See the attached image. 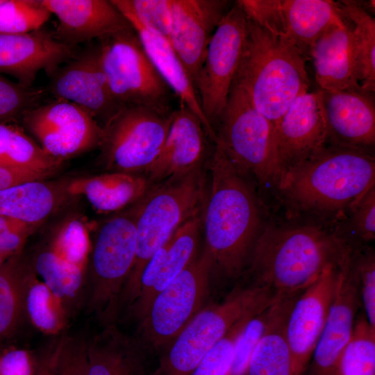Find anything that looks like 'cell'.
Masks as SVG:
<instances>
[{"mask_svg": "<svg viewBox=\"0 0 375 375\" xmlns=\"http://www.w3.org/2000/svg\"><path fill=\"white\" fill-rule=\"evenodd\" d=\"M207 168L208 195L201 215L203 250L210 258L212 275L235 279L246 272L264 228L260 203L253 185L217 143L213 144Z\"/></svg>", "mask_w": 375, "mask_h": 375, "instance_id": "obj_1", "label": "cell"}, {"mask_svg": "<svg viewBox=\"0 0 375 375\" xmlns=\"http://www.w3.org/2000/svg\"><path fill=\"white\" fill-rule=\"evenodd\" d=\"M350 251L321 225L264 226L254 245L247 272L253 284L276 299L301 294L330 265L340 264Z\"/></svg>", "mask_w": 375, "mask_h": 375, "instance_id": "obj_2", "label": "cell"}, {"mask_svg": "<svg viewBox=\"0 0 375 375\" xmlns=\"http://www.w3.org/2000/svg\"><path fill=\"white\" fill-rule=\"evenodd\" d=\"M374 184V153L326 144L285 172L278 192L299 210L339 218Z\"/></svg>", "mask_w": 375, "mask_h": 375, "instance_id": "obj_3", "label": "cell"}, {"mask_svg": "<svg viewBox=\"0 0 375 375\" xmlns=\"http://www.w3.org/2000/svg\"><path fill=\"white\" fill-rule=\"evenodd\" d=\"M306 58L292 43L248 17V31L233 85L274 126L308 91Z\"/></svg>", "mask_w": 375, "mask_h": 375, "instance_id": "obj_4", "label": "cell"}, {"mask_svg": "<svg viewBox=\"0 0 375 375\" xmlns=\"http://www.w3.org/2000/svg\"><path fill=\"white\" fill-rule=\"evenodd\" d=\"M206 167L152 184L135 203L136 257L122 293L120 312L137 298L143 269L156 251L180 226L202 213L208 189Z\"/></svg>", "mask_w": 375, "mask_h": 375, "instance_id": "obj_5", "label": "cell"}, {"mask_svg": "<svg viewBox=\"0 0 375 375\" xmlns=\"http://www.w3.org/2000/svg\"><path fill=\"white\" fill-rule=\"evenodd\" d=\"M135 203L103 222L92 244L83 305L103 327L116 324L119 317L122 293L135 263Z\"/></svg>", "mask_w": 375, "mask_h": 375, "instance_id": "obj_6", "label": "cell"}, {"mask_svg": "<svg viewBox=\"0 0 375 375\" xmlns=\"http://www.w3.org/2000/svg\"><path fill=\"white\" fill-rule=\"evenodd\" d=\"M213 129L215 143L254 187L278 192L285 172L276 151L274 126L242 89L232 85Z\"/></svg>", "mask_w": 375, "mask_h": 375, "instance_id": "obj_7", "label": "cell"}, {"mask_svg": "<svg viewBox=\"0 0 375 375\" xmlns=\"http://www.w3.org/2000/svg\"><path fill=\"white\" fill-rule=\"evenodd\" d=\"M276 300L251 283L231 292L220 303L203 308L161 353L152 375H191L210 349L244 317Z\"/></svg>", "mask_w": 375, "mask_h": 375, "instance_id": "obj_8", "label": "cell"}, {"mask_svg": "<svg viewBox=\"0 0 375 375\" xmlns=\"http://www.w3.org/2000/svg\"><path fill=\"white\" fill-rule=\"evenodd\" d=\"M102 67L112 99L122 108L172 111V91L147 56L134 28L99 40Z\"/></svg>", "mask_w": 375, "mask_h": 375, "instance_id": "obj_9", "label": "cell"}, {"mask_svg": "<svg viewBox=\"0 0 375 375\" xmlns=\"http://www.w3.org/2000/svg\"><path fill=\"white\" fill-rule=\"evenodd\" d=\"M212 276V262L203 250L156 296L135 335L147 352L165 350L203 308Z\"/></svg>", "mask_w": 375, "mask_h": 375, "instance_id": "obj_10", "label": "cell"}, {"mask_svg": "<svg viewBox=\"0 0 375 375\" xmlns=\"http://www.w3.org/2000/svg\"><path fill=\"white\" fill-rule=\"evenodd\" d=\"M173 112L142 106L119 109L102 126V166L112 172L142 174L163 146Z\"/></svg>", "mask_w": 375, "mask_h": 375, "instance_id": "obj_11", "label": "cell"}, {"mask_svg": "<svg viewBox=\"0 0 375 375\" xmlns=\"http://www.w3.org/2000/svg\"><path fill=\"white\" fill-rule=\"evenodd\" d=\"M247 31L248 17L235 1L208 43L196 90L202 110L212 128L226 104Z\"/></svg>", "mask_w": 375, "mask_h": 375, "instance_id": "obj_12", "label": "cell"}, {"mask_svg": "<svg viewBox=\"0 0 375 375\" xmlns=\"http://www.w3.org/2000/svg\"><path fill=\"white\" fill-rule=\"evenodd\" d=\"M247 16L294 44L307 60L315 41L333 24H342L330 0H238Z\"/></svg>", "mask_w": 375, "mask_h": 375, "instance_id": "obj_13", "label": "cell"}, {"mask_svg": "<svg viewBox=\"0 0 375 375\" xmlns=\"http://www.w3.org/2000/svg\"><path fill=\"white\" fill-rule=\"evenodd\" d=\"M22 124L51 156L64 161L101 145L103 131L87 111L56 99L29 111Z\"/></svg>", "mask_w": 375, "mask_h": 375, "instance_id": "obj_14", "label": "cell"}, {"mask_svg": "<svg viewBox=\"0 0 375 375\" xmlns=\"http://www.w3.org/2000/svg\"><path fill=\"white\" fill-rule=\"evenodd\" d=\"M341 262L326 267L301 292L290 311L286 338L292 375H303L310 363L335 298Z\"/></svg>", "mask_w": 375, "mask_h": 375, "instance_id": "obj_15", "label": "cell"}, {"mask_svg": "<svg viewBox=\"0 0 375 375\" xmlns=\"http://www.w3.org/2000/svg\"><path fill=\"white\" fill-rule=\"evenodd\" d=\"M49 77L48 91L55 99L77 105L101 126L121 109L110 94L99 43L76 53Z\"/></svg>", "mask_w": 375, "mask_h": 375, "instance_id": "obj_16", "label": "cell"}, {"mask_svg": "<svg viewBox=\"0 0 375 375\" xmlns=\"http://www.w3.org/2000/svg\"><path fill=\"white\" fill-rule=\"evenodd\" d=\"M360 306L358 278L349 252L340 264L335 298L304 374L336 375L341 356L351 340L356 313Z\"/></svg>", "mask_w": 375, "mask_h": 375, "instance_id": "obj_17", "label": "cell"}, {"mask_svg": "<svg viewBox=\"0 0 375 375\" xmlns=\"http://www.w3.org/2000/svg\"><path fill=\"white\" fill-rule=\"evenodd\" d=\"M201 215L192 217L180 226L147 263L138 297L126 311L128 317L140 322L156 296L197 256Z\"/></svg>", "mask_w": 375, "mask_h": 375, "instance_id": "obj_18", "label": "cell"}, {"mask_svg": "<svg viewBox=\"0 0 375 375\" xmlns=\"http://www.w3.org/2000/svg\"><path fill=\"white\" fill-rule=\"evenodd\" d=\"M233 4L227 0H172L169 42L195 88L210 40Z\"/></svg>", "mask_w": 375, "mask_h": 375, "instance_id": "obj_19", "label": "cell"}, {"mask_svg": "<svg viewBox=\"0 0 375 375\" xmlns=\"http://www.w3.org/2000/svg\"><path fill=\"white\" fill-rule=\"evenodd\" d=\"M319 90L326 128V144L373 153L375 144L374 93L361 88Z\"/></svg>", "mask_w": 375, "mask_h": 375, "instance_id": "obj_20", "label": "cell"}, {"mask_svg": "<svg viewBox=\"0 0 375 375\" xmlns=\"http://www.w3.org/2000/svg\"><path fill=\"white\" fill-rule=\"evenodd\" d=\"M274 138L285 173L326 144V128L319 90L295 99L274 125Z\"/></svg>", "mask_w": 375, "mask_h": 375, "instance_id": "obj_21", "label": "cell"}, {"mask_svg": "<svg viewBox=\"0 0 375 375\" xmlns=\"http://www.w3.org/2000/svg\"><path fill=\"white\" fill-rule=\"evenodd\" d=\"M76 53L75 49L60 42L53 31L43 28L24 33H0V72L26 87L32 86L40 71L50 76Z\"/></svg>", "mask_w": 375, "mask_h": 375, "instance_id": "obj_22", "label": "cell"}, {"mask_svg": "<svg viewBox=\"0 0 375 375\" xmlns=\"http://www.w3.org/2000/svg\"><path fill=\"white\" fill-rule=\"evenodd\" d=\"M209 138L199 118L185 104L174 110L163 146L153 163L142 174L152 185L207 163Z\"/></svg>", "mask_w": 375, "mask_h": 375, "instance_id": "obj_23", "label": "cell"}, {"mask_svg": "<svg viewBox=\"0 0 375 375\" xmlns=\"http://www.w3.org/2000/svg\"><path fill=\"white\" fill-rule=\"evenodd\" d=\"M58 24L53 31L60 42L75 49L79 44L99 40L131 28L127 18L111 0H42Z\"/></svg>", "mask_w": 375, "mask_h": 375, "instance_id": "obj_24", "label": "cell"}, {"mask_svg": "<svg viewBox=\"0 0 375 375\" xmlns=\"http://www.w3.org/2000/svg\"><path fill=\"white\" fill-rule=\"evenodd\" d=\"M344 20V19H343ZM319 89L339 91L360 88L349 24H333L313 43L309 55Z\"/></svg>", "mask_w": 375, "mask_h": 375, "instance_id": "obj_25", "label": "cell"}, {"mask_svg": "<svg viewBox=\"0 0 375 375\" xmlns=\"http://www.w3.org/2000/svg\"><path fill=\"white\" fill-rule=\"evenodd\" d=\"M88 375H152L146 349L116 325L85 337Z\"/></svg>", "mask_w": 375, "mask_h": 375, "instance_id": "obj_26", "label": "cell"}, {"mask_svg": "<svg viewBox=\"0 0 375 375\" xmlns=\"http://www.w3.org/2000/svg\"><path fill=\"white\" fill-rule=\"evenodd\" d=\"M70 197L82 195L100 213L119 212L140 200L151 184L142 174L109 172L62 181Z\"/></svg>", "mask_w": 375, "mask_h": 375, "instance_id": "obj_27", "label": "cell"}, {"mask_svg": "<svg viewBox=\"0 0 375 375\" xmlns=\"http://www.w3.org/2000/svg\"><path fill=\"white\" fill-rule=\"evenodd\" d=\"M128 20L157 72L178 97L180 103L185 104L199 118L209 139L215 143L217 140L215 133L204 115L196 88L169 40L149 31L133 19Z\"/></svg>", "mask_w": 375, "mask_h": 375, "instance_id": "obj_28", "label": "cell"}, {"mask_svg": "<svg viewBox=\"0 0 375 375\" xmlns=\"http://www.w3.org/2000/svg\"><path fill=\"white\" fill-rule=\"evenodd\" d=\"M69 197L62 181L24 182L0 190V215L39 226Z\"/></svg>", "mask_w": 375, "mask_h": 375, "instance_id": "obj_29", "label": "cell"}, {"mask_svg": "<svg viewBox=\"0 0 375 375\" xmlns=\"http://www.w3.org/2000/svg\"><path fill=\"white\" fill-rule=\"evenodd\" d=\"M301 294L274 301L265 331L253 350L243 375H292L286 323L290 311Z\"/></svg>", "mask_w": 375, "mask_h": 375, "instance_id": "obj_30", "label": "cell"}, {"mask_svg": "<svg viewBox=\"0 0 375 375\" xmlns=\"http://www.w3.org/2000/svg\"><path fill=\"white\" fill-rule=\"evenodd\" d=\"M33 269L61 300L69 317L83 305L86 272L65 260L48 247L31 256Z\"/></svg>", "mask_w": 375, "mask_h": 375, "instance_id": "obj_31", "label": "cell"}, {"mask_svg": "<svg viewBox=\"0 0 375 375\" xmlns=\"http://www.w3.org/2000/svg\"><path fill=\"white\" fill-rule=\"evenodd\" d=\"M62 162L49 155L17 124H0V166L49 178Z\"/></svg>", "mask_w": 375, "mask_h": 375, "instance_id": "obj_32", "label": "cell"}, {"mask_svg": "<svg viewBox=\"0 0 375 375\" xmlns=\"http://www.w3.org/2000/svg\"><path fill=\"white\" fill-rule=\"evenodd\" d=\"M31 268V256L23 250L0 266V340L12 335L25 316L24 292Z\"/></svg>", "mask_w": 375, "mask_h": 375, "instance_id": "obj_33", "label": "cell"}, {"mask_svg": "<svg viewBox=\"0 0 375 375\" xmlns=\"http://www.w3.org/2000/svg\"><path fill=\"white\" fill-rule=\"evenodd\" d=\"M342 18L353 38L359 83L362 90L375 91V19L357 1H337Z\"/></svg>", "mask_w": 375, "mask_h": 375, "instance_id": "obj_34", "label": "cell"}, {"mask_svg": "<svg viewBox=\"0 0 375 375\" xmlns=\"http://www.w3.org/2000/svg\"><path fill=\"white\" fill-rule=\"evenodd\" d=\"M24 308L25 317L38 330L48 335L61 333L69 318L61 300L39 280L33 265L26 283Z\"/></svg>", "mask_w": 375, "mask_h": 375, "instance_id": "obj_35", "label": "cell"}, {"mask_svg": "<svg viewBox=\"0 0 375 375\" xmlns=\"http://www.w3.org/2000/svg\"><path fill=\"white\" fill-rule=\"evenodd\" d=\"M333 232L349 249L367 246L375 238V186L353 202Z\"/></svg>", "mask_w": 375, "mask_h": 375, "instance_id": "obj_36", "label": "cell"}, {"mask_svg": "<svg viewBox=\"0 0 375 375\" xmlns=\"http://www.w3.org/2000/svg\"><path fill=\"white\" fill-rule=\"evenodd\" d=\"M336 375H375V328L364 313L355 319L351 340L341 356Z\"/></svg>", "mask_w": 375, "mask_h": 375, "instance_id": "obj_37", "label": "cell"}, {"mask_svg": "<svg viewBox=\"0 0 375 375\" xmlns=\"http://www.w3.org/2000/svg\"><path fill=\"white\" fill-rule=\"evenodd\" d=\"M47 247L65 260L87 271L92 242L81 218L72 217L62 222Z\"/></svg>", "mask_w": 375, "mask_h": 375, "instance_id": "obj_38", "label": "cell"}, {"mask_svg": "<svg viewBox=\"0 0 375 375\" xmlns=\"http://www.w3.org/2000/svg\"><path fill=\"white\" fill-rule=\"evenodd\" d=\"M128 19L169 40L172 27V0H111Z\"/></svg>", "mask_w": 375, "mask_h": 375, "instance_id": "obj_39", "label": "cell"}, {"mask_svg": "<svg viewBox=\"0 0 375 375\" xmlns=\"http://www.w3.org/2000/svg\"><path fill=\"white\" fill-rule=\"evenodd\" d=\"M51 15L42 0H0V33H24L40 29Z\"/></svg>", "mask_w": 375, "mask_h": 375, "instance_id": "obj_40", "label": "cell"}, {"mask_svg": "<svg viewBox=\"0 0 375 375\" xmlns=\"http://www.w3.org/2000/svg\"><path fill=\"white\" fill-rule=\"evenodd\" d=\"M46 92L44 88L26 87L0 76V124L22 123L29 111L42 104Z\"/></svg>", "mask_w": 375, "mask_h": 375, "instance_id": "obj_41", "label": "cell"}, {"mask_svg": "<svg viewBox=\"0 0 375 375\" xmlns=\"http://www.w3.org/2000/svg\"><path fill=\"white\" fill-rule=\"evenodd\" d=\"M256 314L247 316L238 322L210 349L191 375H228L237 340L247 322Z\"/></svg>", "mask_w": 375, "mask_h": 375, "instance_id": "obj_42", "label": "cell"}, {"mask_svg": "<svg viewBox=\"0 0 375 375\" xmlns=\"http://www.w3.org/2000/svg\"><path fill=\"white\" fill-rule=\"evenodd\" d=\"M49 348L58 375H88L85 337L63 334Z\"/></svg>", "mask_w": 375, "mask_h": 375, "instance_id": "obj_43", "label": "cell"}, {"mask_svg": "<svg viewBox=\"0 0 375 375\" xmlns=\"http://www.w3.org/2000/svg\"><path fill=\"white\" fill-rule=\"evenodd\" d=\"M352 260L356 269L361 306L369 325L375 328V256L367 246L353 250Z\"/></svg>", "mask_w": 375, "mask_h": 375, "instance_id": "obj_44", "label": "cell"}, {"mask_svg": "<svg viewBox=\"0 0 375 375\" xmlns=\"http://www.w3.org/2000/svg\"><path fill=\"white\" fill-rule=\"evenodd\" d=\"M274 303L254 315L240 333L228 375L244 374L251 354L265 331Z\"/></svg>", "mask_w": 375, "mask_h": 375, "instance_id": "obj_45", "label": "cell"}, {"mask_svg": "<svg viewBox=\"0 0 375 375\" xmlns=\"http://www.w3.org/2000/svg\"><path fill=\"white\" fill-rule=\"evenodd\" d=\"M38 226L0 215V253L12 256L24 249Z\"/></svg>", "mask_w": 375, "mask_h": 375, "instance_id": "obj_46", "label": "cell"}, {"mask_svg": "<svg viewBox=\"0 0 375 375\" xmlns=\"http://www.w3.org/2000/svg\"><path fill=\"white\" fill-rule=\"evenodd\" d=\"M36 355L25 349L12 347L0 353V375H34Z\"/></svg>", "mask_w": 375, "mask_h": 375, "instance_id": "obj_47", "label": "cell"}, {"mask_svg": "<svg viewBox=\"0 0 375 375\" xmlns=\"http://www.w3.org/2000/svg\"><path fill=\"white\" fill-rule=\"evenodd\" d=\"M48 178L42 174L20 172L0 166V190L24 182L45 180Z\"/></svg>", "mask_w": 375, "mask_h": 375, "instance_id": "obj_48", "label": "cell"}, {"mask_svg": "<svg viewBox=\"0 0 375 375\" xmlns=\"http://www.w3.org/2000/svg\"><path fill=\"white\" fill-rule=\"evenodd\" d=\"M34 375H58L51 359L49 348L36 356Z\"/></svg>", "mask_w": 375, "mask_h": 375, "instance_id": "obj_49", "label": "cell"}, {"mask_svg": "<svg viewBox=\"0 0 375 375\" xmlns=\"http://www.w3.org/2000/svg\"><path fill=\"white\" fill-rule=\"evenodd\" d=\"M11 256L0 253V266Z\"/></svg>", "mask_w": 375, "mask_h": 375, "instance_id": "obj_50", "label": "cell"}]
</instances>
